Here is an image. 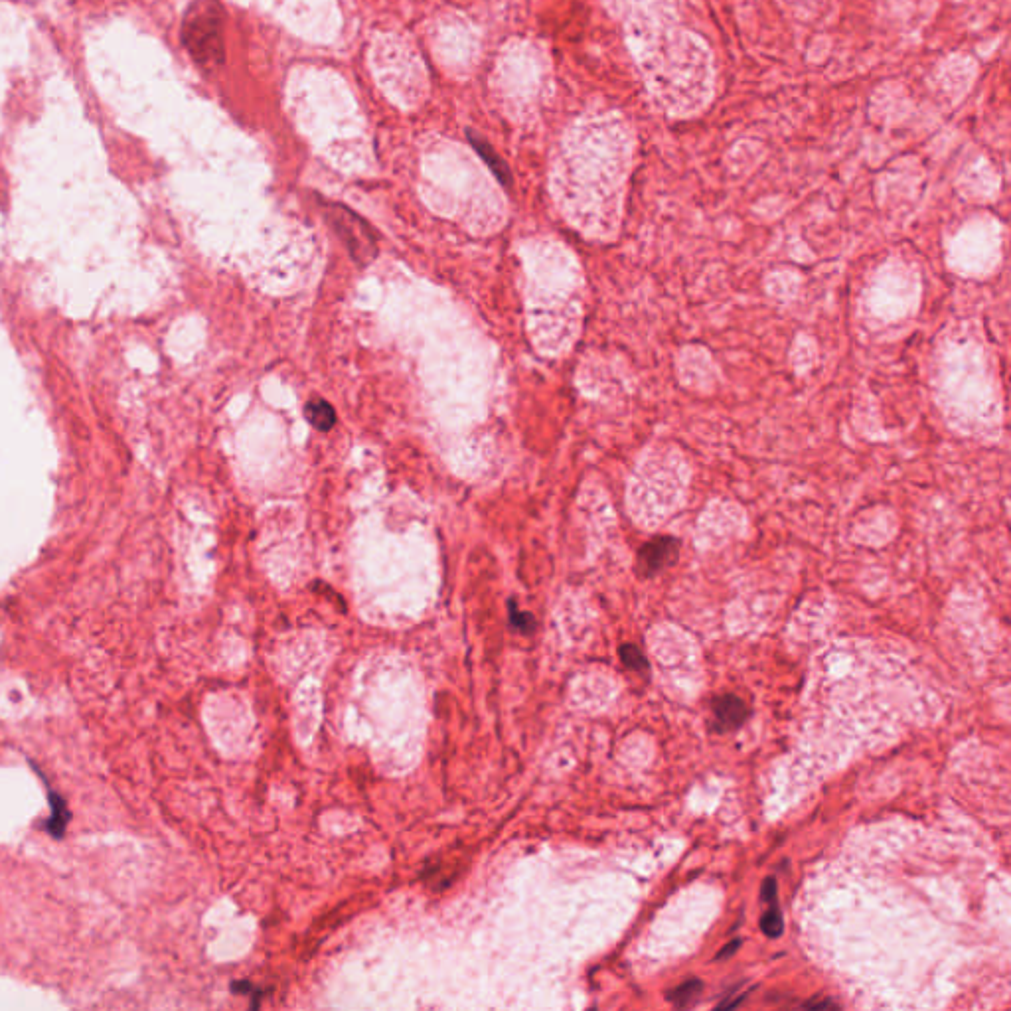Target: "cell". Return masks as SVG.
I'll return each mask as SVG.
<instances>
[{"instance_id": "52a82bcc", "label": "cell", "mask_w": 1011, "mask_h": 1011, "mask_svg": "<svg viewBox=\"0 0 1011 1011\" xmlns=\"http://www.w3.org/2000/svg\"><path fill=\"white\" fill-rule=\"evenodd\" d=\"M701 988H703V986H701L700 980H690V982H686V984L678 986V988H676V990H674L668 998H670V1000H672L678 1008H686V1006H690V1004H692V1002L700 996Z\"/></svg>"}, {"instance_id": "3957f363", "label": "cell", "mask_w": 1011, "mask_h": 1011, "mask_svg": "<svg viewBox=\"0 0 1011 1011\" xmlns=\"http://www.w3.org/2000/svg\"><path fill=\"white\" fill-rule=\"evenodd\" d=\"M680 542L670 536H660L640 547L638 569L644 577H654L678 559Z\"/></svg>"}, {"instance_id": "ba28073f", "label": "cell", "mask_w": 1011, "mask_h": 1011, "mask_svg": "<svg viewBox=\"0 0 1011 1011\" xmlns=\"http://www.w3.org/2000/svg\"><path fill=\"white\" fill-rule=\"evenodd\" d=\"M621 658H623L624 664L632 670H646V658L642 656V652L636 648V646H630V644H624L623 650H621Z\"/></svg>"}, {"instance_id": "7a4b0ae2", "label": "cell", "mask_w": 1011, "mask_h": 1011, "mask_svg": "<svg viewBox=\"0 0 1011 1011\" xmlns=\"http://www.w3.org/2000/svg\"><path fill=\"white\" fill-rule=\"evenodd\" d=\"M324 210L328 224L348 247L350 255L362 265L370 263L378 253V241L374 230L360 216H356L354 212H350L340 204H324Z\"/></svg>"}, {"instance_id": "277c9868", "label": "cell", "mask_w": 1011, "mask_h": 1011, "mask_svg": "<svg viewBox=\"0 0 1011 1011\" xmlns=\"http://www.w3.org/2000/svg\"><path fill=\"white\" fill-rule=\"evenodd\" d=\"M467 139L468 143L472 145V149L478 153V156L484 160V164L490 168V172L498 178V182H502L504 186H510L512 184V174H510V168L504 162V158L498 155L492 149V145L482 135H478L476 131L467 129Z\"/></svg>"}, {"instance_id": "5b68a950", "label": "cell", "mask_w": 1011, "mask_h": 1011, "mask_svg": "<svg viewBox=\"0 0 1011 1011\" xmlns=\"http://www.w3.org/2000/svg\"><path fill=\"white\" fill-rule=\"evenodd\" d=\"M713 715H715L713 727H717L719 731L735 729L743 725V721L747 719V707L735 696H723L713 701Z\"/></svg>"}, {"instance_id": "9c48e42d", "label": "cell", "mask_w": 1011, "mask_h": 1011, "mask_svg": "<svg viewBox=\"0 0 1011 1011\" xmlns=\"http://www.w3.org/2000/svg\"><path fill=\"white\" fill-rule=\"evenodd\" d=\"M761 927L767 936H778L782 933V917L778 913L777 907L773 905L771 911L765 915V919L761 921Z\"/></svg>"}, {"instance_id": "8fae6325", "label": "cell", "mask_w": 1011, "mask_h": 1011, "mask_svg": "<svg viewBox=\"0 0 1011 1011\" xmlns=\"http://www.w3.org/2000/svg\"><path fill=\"white\" fill-rule=\"evenodd\" d=\"M808 1006L810 1008H828V1006H836V1004L830 1002V1000H820V1002H810Z\"/></svg>"}, {"instance_id": "30bf717a", "label": "cell", "mask_w": 1011, "mask_h": 1011, "mask_svg": "<svg viewBox=\"0 0 1011 1011\" xmlns=\"http://www.w3.org/2000/svg\"><path fill=\"white\" fill-rule=\"evenodd\" d=\"M510 621L512 624L518 628V630H524V632H530L534 628V619L530 613H522L518 611V607L514 603H510Z\"/></svg>"}, {"instance_id": "6da1fadb", "label": "cell", "mask_w": 1011, "mask_h": 1011, "mask_svg": "<svg viewBox=\"0 0 1011 1011\" xmlns=\"http://www.w3.org/2000/svg\"><path fill=\"white\" fill-rule=\"evenodd\" d=\"M182 42L192 60L206 70L226 62L224 14L216 0H200L188 10L182 24Z\"/></svg>"}, {"instance_id": "8992f818", "label": "cell", "mask_w": 1011, "mask_h": 1011, "mask_svg": "<svg viewBox=\"0 0 1011 1011\" xmlns=\"http://www.w3.org/2000/svg\"><path fill=\"white\" fill-rule=\"evenodd\" d=\"M305 417L309 419L314 429L318 431H330L336 425V411L334 407L324 401V399H312L305 407Z\"/></svg>"}]
</instances>
